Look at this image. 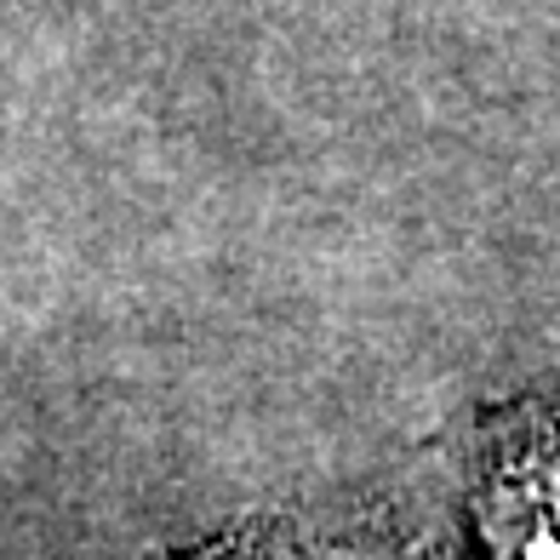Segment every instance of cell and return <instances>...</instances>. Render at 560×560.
<instances>
[{
  "mask_svg": "<svg viewBox=\"0 0 560 560\" xmlns=\"http://www.w3.org/2000/svg\"><path fill=\"white\" fill-rule=\"evenodd\" d=\"M464 526L475 560H560V395L487 412L469 452Z\"/></svg>",
  "mask_w": 560,
  "mask_h": 560,
  "instance_id": "1",
  "label": "cell"
},
{
  "mask_svg": "<svg viewBox=\"0 0 560 560\" xmlns=\"http://www.w3.org/2000/svg\"><path fill=\"white\" fill-rule=\"evenodd\" d=\"M195 560H343V555L338 544L292 532V526H252V532H235V538L200 549Z\"/></svg>",
  "mask_w": 560,
  "mask_h": 560,
  "instance_id": "2",
  "label": "cell"
}]
</instances>
